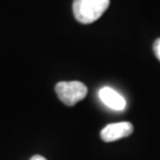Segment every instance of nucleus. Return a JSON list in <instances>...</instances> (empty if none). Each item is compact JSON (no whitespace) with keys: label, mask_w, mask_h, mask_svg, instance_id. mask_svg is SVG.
Masks as SVG:
<instances>
[{"label":"nucleus","mask_w":160,"mask_h":160,"mask_svg":"<svg viewBox=\"0 0 160 160\" xmlns=\"http://www.w3.org/2000/svg\"><path fill=\"white\" fill-rule=\"evenodd\" d=\"M153 50H154V53H155V56H157V58L160 61V38H158V39L154 42V44H153Z\"/></svg>","instance_id":"39448f33"},{"label":"nucleus","mask_w":160,"mask_h":160,"mask_svg":"<svg viewBox=\"0 0 160 160\" xmlns=\"http://www.w3.org/2000/svg\"><path fill=\"white\" fill-rule=\"evenodd\" d=\"M110 0H74L72 11L77 22L92 24L107 11Z\"/></svg>","instance_id":"f257e3e1"},{"label":"nucleus","mask_w":160,"mask_h":160,"mask_svg":"<svg viewBox=\"0 0 160 160\" xmlns=\"http://www.w3.org/2000/svg\"><path fill=\"white\" fill-rule=\"evenodd\" d=\"M98 97L108 108L118 112H122L126 109V100L121 96L119 92L109 88L103 87L98 90Z\"/></svg>","instance_id":"20e7f679"},{"label":"nucleus","mask_w":160,"mask_h":160,"mask_svg":"<svg viewBox=\"0 0 160 160\" xmlns=\"http://www.w3.org/2000/svg\"><path fill=\"white\" fill-rule=\"evenodd\" d=\"M56 94L65 106L72 107L87 96L88 88L78 81L59 82L56 84Z\"/></svg>","instance_id":"f03ea898"},{"label":"nucleus","mask_w":160,"mask_h":160,"mask_svg":"<svg viewBox=\"0 0 160 160\" xmlns=\"http://www.w3.org/2000/svg\"><path fill=\"white\" fill-rule=\"evenodd\" d=\"M133 125L131 122H116L110 123L101 131V139L106 142L116 141L122 138L129 137L133 133Z\"/></svg>","instance_id":"7ed1b4c3"},{"label":"nucleus","mask_w":160,"mask_h":160,"mask_svg":"<svg viewBox=\"0 0 160 160\" xmlns=\"http://www.w3.org/2000/svg\"><path fill=\"white\" fill-rule=\"evenodd\" d=\"M30 160H46V159L44 157H42V155H33Z\"/></svg>","instance_id":"423d86ee"}]
</instances>
